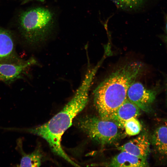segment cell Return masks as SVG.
Segmentation results:
<instances>
[{"instance_id":"6","label":"cell","mask_w":167,"mask_h":167,"mask_svg":"<svg viewBox=\"0 0 167 167\" xmlns=\"http://www.w3.org/2000/svg\"><path fill=\"white\" fill-rule=\"evenodd\" d=\"M150 143L148 135L143 133L136 138L119 147L118 149L125 151L139 157L147 159L150 152Z\"/></svg>"},{"instance_id":"1","label":"cell","mask_w":167,"mask_h":167,"mask_svg":"<svg viewBox=\"0 0 167 167\" xmlns=\"http://www.w3.org/2000/svg\"><path fill=\"white\" fill-rule=\"evenodd\" d=\"M93 78L86 75L71 99L60 112L46 123L28 128H11L13 131L29 133L41 137L48 143L52 151L75 166H79L63 151L61 145L62 137L72 125L73 119L85 107Z\"/></svg>"},{"instance_id":"2","label":"cell","mask_w":167,"mask_h":167,"mask_svg":"<svg viewBox=\"0 0 167 167\" xmlns=\"http://www.w3.org/2000/svg\"><path fill=\"white\" fill-rule=\"evenodd\" d=\"M143 69L141 62L128 63L112 73L97 86L93 92L94 102L100 118L110 120L126 99L130 86Z\"/></svg>"},{"instance_id":"11","label":"cell","mask_w":167,"mask_h":167,"mask_svg":"<svg viewBox=\"0 0 167 167\" xmlns=\"http://www.w3.org/2000/svg\"><path fill=\"white\" fill-rule=\"evenodd\" d=\"M152 142L154 148L160 154L167 156V126L162 125L157 128L152 137Z\"/></svg>"},{"instance_id":"9","label":"cell","mask_w":167,"mask_h":167,"mask_svg":"<svg viewBox=\"0 0 167 167\" xmlns=\"http://www.w3.org/2000/svg\"><path fill=\"white\" fill-rule=\"evenodd\" d=\"M147 159L140 158L125 151L115 156L108 166L117 167H143L148 166Z\"/></svg>"},{"instance_id":"17","label":"cell","mask_w":167,"mask_h":167,"mask_svg":"<svg viewBox=\"0 0 167 167\" xmlns=\"http://www.w3.org/2000/svg\"><path fill=\"white\" fill-rule=\"evenodd\" d=\"M166 94L167 95V83L166 84Z\"/></svg>"},{"instance_id":"16","label":"cell","mask_w":167,"mask_h":167,"mask_svg":"<svg viewBox=\"0 0 167 167\" xmlns=\"http://www.w3.org/2000/svg\"><path fill=\"white\" fill-rule=\"evenodd\" d=\"M32 0H36L38 1H39L41 2H44L45 0H25V2H27L30 1H32Z\"/></svg>"},{"instance_id":"8","label":"cell","mask_w":167,"mask_h":167,"mask_svg":"<svg viewBox=\"0 0 167 167\" xmlns=\"http://www.w3.org/2000/svg\"><path fill=\"white\" fill-rule=\"evenodd\" d=\"M37 64L34 58L19 64H0V81L12 80L18 78L27 68Z\"/></svg>"},{"instance_id":"5","label":"cell","mask_w":167,"mask_h":167,"mask_svg":"<svg viewBox=\"0 0 167 167\" xmlns=\"http://www.w3.org/2000/svg\"><path fill=\"white\" fill-rule=\"evenodd\" d=\"M156 94L155 91L148 89L142 83L135 81L127 90V98L140 110L148 112L155 100Z\"/></svg>"},{"instance_id":"15","label":"cell","mask_w":167,"mask_h":167,"mask_svg":"<svg viewBox=\"0 0 167 167\" xmlns=\"http://www.w3.org/2000/svg\"><path fill=\"white\" fill-rule=\"evenodd\" d=\"M165 39L166 42L167 43V15L165 18Z\"/></svg>"},{"instance_id":"4","label":"cell","mask_w":167,"mask_h":167,"mask_svg":"<svg viewBox=\"0 0 167 167\" xmlns=\"http://www.w3.org/2000/svg\"><path fill=\"white\" fill-rule=\"evenodd\" d=\"M75 125L87 135L93 141L104 145L118 140L121 133L114 122L101 118L86 116L78 118Z\"/></svg>"},{"instance_id":"12","label":"cell","mask_w":167,"mask_h":167,"mask_svg":"<svg viewBox=\"0 0 167 167\" xmlns=\"http://www.w3.org/2000/svg\"><path fill=\"white\" fill-rule=\"evenodd\" d=\"M119 8L126 11L138 12L144 7L147 0H111Z\"/></svg>"},{"instance_id":"10","label":"cell","mask_w":167,"mask_h":167,"mask_svg":"<svg viewBox=\"0 0 167 167\" xmlns=\"http://www.w3.org/2000/svg\"><path fill=\"white\" fill-rule=\"evenodd\" d=\"M22 140L18 139L17 142V149L21 155L20 167H39L41 164L42 154L40 148H37L32 153L27 154L22 148Z\"/></svg>"},{"instance_id":"7","label":"cell","mask_w":167,"mask_h":167,"mask_svg":"<svg viewBox=\"0 0 167 167\" xmlns=\"http://www.w3.org/2000/svg\"><path fill=\"white\" fill-rule=\"evenodd\" d=\"M140 109L127 98L117 109L110 120L120 128H124L125 122L132 117L136 118L140 114Z\"/></svg>"},{"instance_id":"13","label":"cell","mask_w":167,"mask_h":167,"mask_svg":"<svg viewBox=\"0 0 167 167\" xmlns=\"http://www.w3.org/2000/svg\"><path fill=\"white\" fill-rule=\"evenodd\" d=\"M14 48L13 41L6 32L0 29V58L9 55Z\"/></svg>"},{"instance_id":"3","label":"cell","mask_w":167,"mask_h":167,"mask_svg":"<svg viewBox=\"0 0 167 167\" xmlns=\"http://www.w3.org/2000/svg\"><path fill=\"white\" fill-rule=\"evenodd\" d=\"M20 21L26 39L31 44L36 45L46 41L54 22L52 13L42 7L25 12L22 15Z\"/></svg>"},{"instance_id":"18","label":"cell","mask_w":167,"mask_h":167,"mask_svg":"<svg viewBox=\"0 0 167 167\" xmlns=\"http://www.w3.org/2000/svg\"><path fill=\"white\" fill-rule=\"evenodd\" d=\"M166 125L167 126V120H166Z\"/></svg>"},{"instance_id":"14","label":"cell","mask_w":167,"mask_h":167,"mask_svg":"<svg viewBox=\"0 0 167 167\" xmlns=\"http://www.w3.org/2000/svg\"><path fill=\"white\" fill-rule=\"evenodd\" d=\"M124 128L127 135L133 136L139 134L141 131V125L136 118L132 117L125 122Z\"/></svg>"}]
</instances>
